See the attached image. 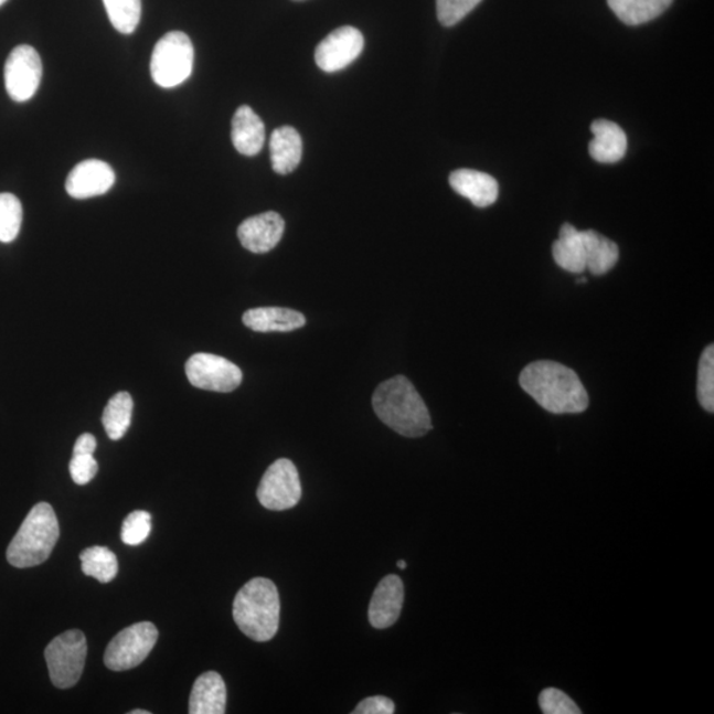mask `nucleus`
Segmentation results:
<instances>
[{
  "instance_id": "obj_33",
  "label": "nucleus",
  "mask_w": 714,
  "mask_h": 714,
  "mask_svg": "<svg viewBox=\"0 0 714 714\" xmlns=\"http://www.w3.org/2000/svg\"><path fill=\"white\" fill-rule=\"evenodd\" d=\"M395 713V703L391 699L384 696H373L364 699L362 703L356 706L352 714H392Z\"/></svg>"
},
{
  "instance_id": "obj_5",
  "label": "nucleus",
  "mask_w": 714,
  "mask_h": 714,
  "mask_svg": "<svg viewBox=\"0 0 714 714\" xmlns=\"http://www.w3.org/2000/svg\"><path fill=\"white\" fill-rule=\"evenodd\" d=\"M195 51L189 35L172 31L159 40L152 51L150 72L153 83L171 89L191 76Z\"/></svg>"
},
{
  "instance_id": "obj_19",
  "label": "nucleus",
  "mask_w": 714,
  "mask_h": 714,
  "mask_svg": "<svg viewBox=\"0 0 714 714\" xmlns=\"http://www.w3.org/2000/svg\"><path fill=\"white\" fill-rule=\"evenodd\" d=\"M226 686L217 672H205L196 679L190 696L191 714H224Z\"/></svg>"
},
{
  "instance_id": "obj_26",
  "label": "nucleus",
  "mask_w": 714,
  "mask_h": 714,
  "mask_svg": "<svg viewBox=\"0 0 714 714\" xmlns=\"http://www.w3.org/2000/svg\"><path fill=\"white\" fill-rule=\"evenodd\" d=\"M110 23L124 35L137 30L142 17V0H104Z\"/></svg>"
},
{
  "instance_id": "obj_14",
  "label": "nucleus",
  "mask_w": 714,
  "mask_h": 714,
  "mask_svg": "<svg viewBox=\"0 0 714 714\" xmlns=\"http://www.w3.org/2000/svg\"><path fill=\"white\" fill-rule=\"evenodd\" d=\"M404 604V584L396 574H390L373 593L369 618L375 629L383 630L395 625L402 614Z\"/></svg>"
},
{
  "instance_id": "obj_8",
  "label": "nucleus",
  "mask_w": 714,
  "mask_h": 714,
  "mask_svg": "<svg viewBox=\"0 0 714 714\" xmlns=\"http://www.w3.org/2000/svg\"><path fill=\"white\" fill-rule=\"evenodd\" d=\"M258 502L270 511L294 509L302 498V484L296 465L281 458L269 466L257 490Z\"/></svg>"
},
{
  "instance_id": "obj_30",
  "label": "nucleus",
  "mask_w": 714,
  "mask_h": 714,
  "mask_svg": "<svg viewBox=\"0 0 714 714\" xmlns=\"http://www.w3.org/2000/svg\"><path fill=\"white\" fill-rule=\"evenodd\" d=\"M482 0H437V17L439 23L452 26L476 9Z\"/></svg>"
},
{
  "instance_id": "obj_17",
  "label": "nucleus",
  "mask_w": 714,
  "mask_h": 714,
  "mask_svg": "<svg viewBox=\"0 0 714 714\" xmlns=\"http://www.w3.org/2000/svg\"><path fill=\"white\" fill-rule=\"evenodd\" d=\"M594 139L589 152L598 163H617L627 151V137L617 124L607 119H597L590 126Z\"/></svg>"
},
{
  "instance_id": "obj_20",
  "label": "nucleus",
  "mask_w": 714,
  "mask_h": 714,
  "mask_svg": "<svg viewBox=\"0 0 714 714\" xmlns=\"http://www.w3.org/2000/svg\"><path fill=\"white\" fill-rule=\"evenodd\" d=\"M303 143L299 132L291 126H283L273 131L270 138V159L273 170L287 175L297 169L302 159Z\"/></svg>"
},
{
  "instance_id": "obj_1",
  "label": "nucleus",
  "mask_w": 714,
  "mask_h": 714,
  "mask_svg": "<svg viewBox=\"0 0 714 714\" xmlns=\"http://www.w3.org/2000/svg\"><path fill=\"white\" fill-rule=\"evenodd\" d=\"M519 382L542 408L553 415H577L589 406V395L577 373L563 364L540 360L525 366Z\"/></svg>"
},
{
  "instance_id": "obj_3",
  "label": "nucleus",
  "mask_w": 714,
  "mask_h": 714,
  "mask_svg": "<svg viewBox=\"0 0 714 714\" xmlns=\"http://www.w3.org/2000/svg\"><path fill=\"white\" fill-rule=\"evenodd\" d=\"M281 617L277 586L268 578H253L237 593L233 619L238 629L255 642H269L276 637Z\"/></svg>"
},
{
  "instance_id": "obj_2",
  "label": "nucleus",
  "mask_w": 714,
  "mask_h": 714,
  "mask_svg": "<svg viewBox=\"0 0 714 714\" xmlns=\"http://www.w3.org/2000/svg\"><path fill=\"white\" fill-rule=\"evenodd\" d=\"M372 405L376 416L404 437H424L433 429L428 406L405 376L380 384L373 393Z\"/></svg>"
},
{
  "instance_id": "obj_37",
  "label": "nucleus",
  "mask_w": 714,
  "mask_h": 714,
  "mask_svg": "<svg viewBox=\"0 0 714 714\" xmlns=\"http://www.w3.org/2000/svg\"><path fill=\"white\" fill-rule=\"evenodd\" d=\"M6 2L7 0H0V7H2Z\"/></svg>"
},
{
  "instance_id": "obj_16",
  "label": "nucleus",
  "mask_w": 714,
  "mask_h": 714,
  "mask_svg": "<svg viewBox=\"0 0 714 714\" xmlns=\"http://www.w3.org/2000/svg\"><path fill=\"white\" fill-rule=\"evenodd\" d=\"M232 142L246 157H255L265 143V125L248 105L239 106L232 119Z\"/></svg>"
},
{
  "instance_id": "obj_35",
  "label": "nucleus",
  "mask_w": 714,
  "mask_h": 714,
  "mask_svg": "<svg viewBox=\"0 0 714 714\" xmlns=\"http://www.w3.org/2000/svg\"><path fill=\"white\" fill-rule=\"evenodd\" d=\"M397 566H398L399 569L404 571V569H406V566H408V565H406L404 560H399V562L397 563Z\"/></svg>"
},
{
  "instance_id": "obj_6",
  "label": "nucleus",
  "mask_w": 714,
  "mask_h": 714,
  "mask_svg": "<svg viewBox=\"0 0 714 714\" xmlns=\"http://www.w3.org/2000/svg\"><path fill=\"white\" fill-rule=\"evenodd\" d=\"M44 656L53 685L60 690L72 689L82 678L88 656L84 632L70 630L60 633L46 646Z\"/></svg>"
},
{
  "instance_id": "obj_11",
  "label": "nucleus",
  "mask_w": 714,
  "mask_h": 714,
  "mask_svg": "<svg viewBox=\"0 0 714 714\" xmlns=\"http://www.w3.org/2000/svg\"><path fill=\"white\" fill-rule=\"evenodd\" d=\"M364 36L355 26L344 25L330 33L316 51V62L327 73L342 71L360 56Z\"/></svg>"
},
{
  "instance_id": "obj_12",
  "label": "nucleus",
  "mask_w": 714,
  "mask_h": 714,
  "mask_svg": "<svg viewBox=\"0 0 714 714\" xmlns=\"http://www.w3.org/2000/svg\"><path fill=\"white\" fill-rule=\"evenodd\" d=\"M116 183L115 170L98 159L78 163L66 178L65 190L73 199L84 200L105 195Z\"/></svg>"
},
{
  "instance_id": "obj_24",
  "label": "nucleus",
  "mask_w": 714,
  "mask_h": 714,
  "mask_svg": "<svg viewBox=\"0 0 714 714\" xmlns=\"http://www.w3.org/2000/svg\"><path fill=\"white\" fill-rule=\"evenodd\" d=\"M135 402L129 392H119L109 399L104 411L103 425L111 440L125 437L131 425Z\"/></svg>"
},
{
  "instance_id": "obj_7",
  "label": "nucleus",
  "mask_w": 714,
  "mask_h": 714,
  "mask_svg": "<svg viewBox=\"0 0 714 714\" xmlns=\"http://www.w3.org/2000/svg\"><path fill=\"white\" fill-rule=\"evenodd\" d=\"M158 629L151 622L126 627L105 651L104 662L111 671H128L142 664L157 644Z\"/></svg>"
},
{
  "instance_id": "obj_36",
  "label": "nucleus",
  "mask_w": 714,
  "mask_h": 714,
  "mask_svg": "<svg viewBox=\"0 0 714 714\" xmlns=\"http://www.w3.org/2000/svg\"><path fill=\"white\" fill-rule=\"evenodd\" d=\"M130 714H150V712H147L143 710H138V711L136 710V711H131Z\"/></svg>"
},
{
  "instance_id": "obj_29",
  "label": "nucleus",
  "mask_w": 714,
  "mask_h": 714,
  "mask_svg": "<svg viewBox=\"0 0 714 714\" xmlns=\"http://www.w3.org/2000/svg\"><path fill=\"white\" fill-rule=\"evenodd\" d=\"M151 515L146 511L131 512L125 519L121 530V539L126 545H139L150 536L152 524Z\"/></svg>"
},
{
  "instance_id": "obj_10",
  "label": "nucleus",
  "mask_w": 714,
  "mask_h": 714,
  "mask_svg": "<svg viewBox=\"0 0 714 714\" xmlns=\"http://www.w3.org/2000/svg\"><path fill=\"white\" fill-rule=\"evenodd\" d=\"M43 77L42 58L31 45H18L4 65V84L12 102L25 103L36 95Z\"/></svg>"
},
{
  "instance_id": "obj_9",
  "label": "nucleus",
  "mask_w": 714,
  "mask_h": 714,
  "mask_svg": "<svg viewBox=\"0 0 714 714\" xmlns=\"http://www.w3.org/2000/svg\"><path fill=\"white\" fill-rule=\"evenodd\" d=\"M185 375L198 390L230 393L243 383V372L228 359L195 353L185 363Z\"/></svg>"
},
{
  "instance_id": "obj_25",
  "label": "nucleus",
  "mask_w": 714,
  "mask_h": 714,
  "mask_svg": "<svg viewBox=\"0 0 714 714\" xmlns=\"http://www.w3.org/2000/svg\"><path fill=\"white\" fill-rule=\"evenodd\" d=\"M79 560H82L84 574L96 578L99 583H111L117 576L118 560L115 553L105 546H92V548L85 550L79 555Z\"/></svg>"
},
{
  "instance_id": "obj_31",
  "label": "nucleus",
  "mask_w": 714,
  "mask_h": 714,
  "mask_svg": "<svg viewBox=\"0 0 714 714\" xmlns=\"http://www.w3.org/2000/svg\"><path fill=\"white\" fill-rule=\"evenodd\" d=\"M540 710L544 714H580L583 711L578 705L566 695L563 691L557 689H546L539 696Z\"/></svg>"
},
{
  "instance_id": "obj_34",
  "label": "nucleus",
  "mask_w": 714,
  "mask_h": 714,
  "mask_svg": "<svg viewBox=\"0 0 714 714\" xmlns=\"http://www.w3.org/2000/svg\"><path fill=\"white\" fill-rule=\"evenodd\" d=\"M97 440L95 436H92L89 433L83 434L76 440L75 447H73V456H93V452L96 451Z\"/></svg>"
},
{
  "instance_id": "obj_32",
  "label": "nucleus",
  "mask_w": 714,
  "mask_h": 714,
  "mask_svg": "<svg viewBox=\"0 0 714 714\" xmlns=\"http://www.w3.org/2000/svg\"><path fill=\"white\" fill-rule=\"evenodd\" d=\"M70 471L73 482L85 486L95 479L98 471V463L93 456H73L70 463Z\"/></svg>"
},
{
  "instance_id": "obj_15",
  "label": "nucleus",
  "mask_w": 714,
  "mask_h": 714,
  "mask_svg": "<svg viewBox=\"0 0 714 714\" xmlns=\"http://www.w3.org/2000/svg\"><path fill=\"white\" fill-rule=\"evenodd\" d=\"M451 189L469 199L478 209H486L497 202L499 184L489 173L476 170L454 171L449 179Z\"/></svg>"
},
{
  "instance_id": "obj_28",
  "label": "nucleus",
  "mask_w": 714,
  "mask_h": 714,
  "mask_svg": "<svg viewBox=\"0 0 714 714\" xmlns=\"http://www.w3.org/2000/svg\"><path fill=\"white\" fill-rule=\"evenodd\" d=\"M697 398L706 412H714V347H706L700 358L697 372Z\"/></svg>"
},
{
  "instance_id": "obj_22",
  "label": "nucleus",
  "mask_w": 714,
  "mask_h": 714,
  "mask_svg": "<svg viewBox=\"0 0 714 714\" xmlns=\"http://www.w3.org/2000/svg\"><path fill=\"white\" fill-rule=\"evenodd\" d=\"M553 258L560 268L580 275L586 270L585 252L580 231L572 224H564L560 237L552 246Z\"/></svg>"
},
{
  "instance_id": "obj_4",
  "label": "nucleus",
  "mask_w": 714,
  "mask_h": 714,
  "mask_svg": "<svg viewBox=\"0 0 714 714\" xmlns=\"http://www.w3.org/2000/svg\"><path fill=\"white\" fill-rule=\"evenodd\" d=\"M58 537V520L52 505L38 503L7 548V562L19 569L43 564L50 558Z\"/></svg>"
},
{
  "instance_id": "obj_27",
  "label": "nucleus",
  "mask_w": 714,
  "mask_h": 714,
  "mask_svg": "<svg viewBox=\"0 0 714 714\" xmlns=\"http://www.w3.org/2000/svg\"><path fill=\"white\" fill-rule=\"evenodd\" d=\"M23 222V206L12 193H0V243H12Z\"/></svg>"
},
{
  "instance_id": "obj_18",
  "label": "nucleus",
  "mask_w": 714,
  "mask_h": 714,
  "mask_svg": "<svg viewBox=\"0 0 714 714\" xmlns=\"http://www.w3.org/2000/svg\"><path fill=\"white\" fill-rule=\"evenodd\" d=\"M243 322L256 332H290L302 329L306 318L302 312L284 307H258L246 311Z\"/></svg>"
},
{
  "instance_id": "obj_21",
  "label": "nucleus",
  "mask_w": 714,
  "mask_h": 714,
  "mask_svg": "<svg viewBox=\"0 0 714 714\" xmlns=\"http://www.w3.org/2000/svg\"><path fill=\"white\" fill-rule=\"evenodd\" d=\"M583 237L586 269L593 276H604L617 265L618 245L596 231H580Z\"/></svg>"
},
{
  "instance_id": "obj_13",
  "label": "nucleus",
  "mask_w": 714,
  "mask_h": 714,
  "mask_svg": "<svg viewBox=\"0 0 714 714\" xmlns=\"http://www.w3.org/2000/svg\"><path fill=\"white\" fill-rule=\"evenodd\" d=\"M285 233V220L277 212L246 219L238 226L237 236L246 251L264 255L276 248Z\"/></svg>"
},
{
  "instance_id": "obj_23",
  "label": "nucleus",
  "mask_w": 714,
  "mask_h": 714,
  "mask_svg": "<svg viewBox=\"0 0 714 714\" xmlns=\"http://www.w3.org/2000/svg\"><path fill=\"white\" fill-rule=\"evenodd\" d=\"M673 0H607L620 22L640 25L662 15L670 9Z\"/></svg>"
}]
</instances>
